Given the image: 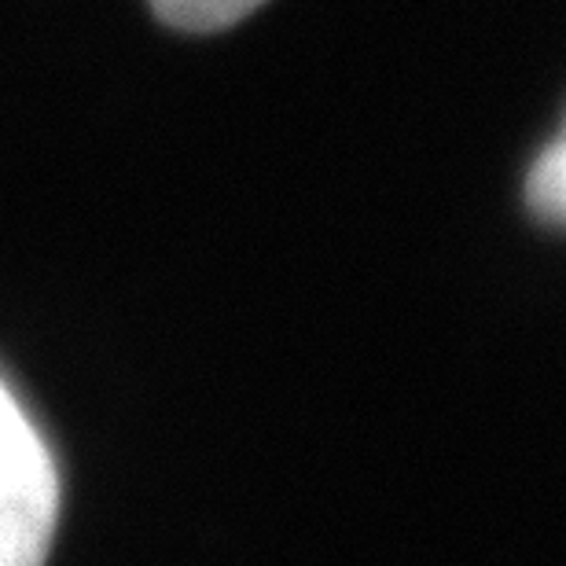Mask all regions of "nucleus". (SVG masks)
Masks as SVG:
<instances>
[{"instance_id": "7ed1b4c3", "label": "nucleus", "mask_w": 566, "mask_h": 566, "mask_svg": "<svg viewBox=\"0 0 566 566\" xmlns=\"http://www.w3.org/2000/svg\"><path fill=\"white\" fill-rule=\"evenodd\" d=\"M526 196L537 218L566 224V133L552 147H545V155L530 169Z\"/></svg>"}, {"instance_id": "f257e3e1", "label": "nucleus", "mask_w": 566, "mask_h": 566, "mask_svg": "<svg viewBox=\"0 0 566 566\" xmlns=\"http://www.w3.org/2000/svg\"><path fill=\"white\" fill-rule=\"evenodd\" d=\"M60 523V471L30 412L0 379V566H44Z\"/></svg>"}, {"instance_id": "f03ea898", "label": "nucleus", "mask_w": 566, "mask_h": 566, "mask_svg": "<svg viewBox=\"0 0 566 566\" xmlns=\"http://www.w3.org/2000/svg\"><path fill=\"white\" fill-rule=\"evenodd\" d=\"M265 0H151V11L166 27L188 33H213L243 22Z\"/></svg>"}]
</instances>
